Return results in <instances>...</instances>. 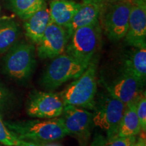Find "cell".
<instances>
[{"instance_id": "obj_7", "label": "cell", "mask_w": 146, "mask_h": 146, "mask_svg": "<svg viewBox=\"0 0 146 146\" xmlns=\"http://www.w3.org/2000/svg\"><path fill=\"white\" fill-rule=\"evenodd\" d=\"M64 107L60 94L35 90L29 95L27 112L31 117L50 119L61 116Z\"/></svg>"}, {"instance_id": "obj_25", "label": "cell", "mask_w": 146, "mask_h": 146, "mask_svg": "<svg viewBox=\"0 0 146 146\" xmlns=\"http://www.w3.org/2000/svg\"><path fill=\"white\" fill-rule=\"evenodd\" d=\"M18 146H43L41 143L31 141H24L22 140L21 143Z\"/></svg>"}, {"instance_id": "obj_3", "label": "cell", "mask_w": 146, "mask_h": 146, "mask_svg": "<svg viewBox=\"0 0 146 146\" xmlns=\"http://www.w3.org/2000/svg\"><path fill=\"white\" fill-rule=\"evenodd\" d=\"M90 62H84L65 54L53 58L45 69L41 85L47 91L55 90L66 82L78 78Z\"/></svg>"}, {"instance_id": "obj_5", "label": "cell", "mask_w": 146, "mask_h": 146, "mask_svg": "<svg viewBox=\"0 0 146 146\" xmlns=\"http://www.w3.org/2000/svg\"><path fill=\"white\" fill-rule=\"evenodd\" d=\"M35 65V47L21 41L14 45L5 55L3 72L14 79L25 81L31 76Z\"/></svg>"}, {"instance_id": "obj_24", "label": "cell", "mask_w": 146, "mask_h": 146, "mask_svg": "<svg viewBox=\"0 0 146 146\" xmlns=\"http://www.w3.org/2000/svg\"><path fill=\"white\" fill-rule=\"evenodd\" d=\"M91 146H108L107 140L101 135L97 136Z\"/></svg>"}, {"instance_id": "obj_28", "label": "cell", "mask_w": 146, "mask_h": 146, "mask_svg": "<svg viewBox=\"0 0 146 146\" xmlns=\"http://www.w3.org/2000/svg\"><path fill=\"white\" fill-rule=\"evenodd\" d=\"M124 1V0H104V3H106L108 4H112L116 2H119V1Z\"/></svg>"}, {"instance_id": "obj_4", "label": "cell", "mask_w": 146, "mask_h": 146, "mask_svg": "<svg viewBox=\"0 0 146 146\" xmlns=\"http://www.w3.org/2000/svg\"><path fill=\"white\" fill-rule=\"evenodd\" d=\"M125 104L111 96L102 94L95 101L92 110L94 125L106 131L107 141L118 136V131L125 111Z\"/></svg>"}, {"instance_id": "obj_2", "label": "cell", "mask_w": 146, "mask_h": 146, "mask_svg": "<svg viewBox=\"0 0 146 146\" xmlns=\"http://www.w3.org/2000/svg\"><path fill=\"white\" fill-rule=\"evenodd\" d=\"M97 69L98 58L94 56L85 70L60 94L64 105L92 110L97 94Z\"/></svg>"}, {"instance_id": "obj_18", "label": "cell", "mask_w": 146, "mask_h": 146, "mask_svg": "<svg viewBox=\"0 0 146 146\" xmlns=\"http://www.w3.org/2000/svg\"><path fill=\"white\" fill-rule=\"evenodd\" d=\"M20 35V28L12 20L0 23V54L8 52L15 45Z\"/></svg>"}, {"instance_id": "obj_13", "label": "cell", "mask_w": 146, "mask_h": 146, "mask_svg": "<svg viewBox=\"0 0 146 146\" xmlns=\"http://www.w3.org/2000/svg\"><path fill=\"white\" fill-rule=\"evenodd\" d=\"M103 6V4L93 2L81 3V5L74 14L70 23L64 27L68 33V37L70 38L76 29L99 22Z\"/></svg>"}, {"instance_id": "obj_6", "label": "cell", "mask_w": 146, "mask_h": 146, "mask_svg": "<svg viewBox=\"0 0 146 146\" xmlns=\"http://www.w3.org/2000/svg\"><path fill=\"white\" fill-rule=\"evenodd\" d=\"M100 23L76 29L69 38L66 54L84 62H90L101 44Z\"/></svg>"}, {"instance_id": "obj_23", "label": "cell", "mask_w": 146, "mask_h": 146, "mask_svg": "<svg viewBox=\"0 0 146 146\" xmlns=\"http://www.w3.org/2000/svg\"><path fill=\"white\" fill-rule=\"evenodd\" d=\"M135 136L116 137L112 139L107 141L108 146H131L136 141Z\"/></svg>"}, {"instance_id": "obj_19", "label": "cell", "mask_w": 146, "mask_h": 146, "mask_svg": "<svg viewBox=\"0 0 146 146\" xmlns=\"http://www.w3.org/2000/svg\"><path fill=\"white\" fill-rule=\"evenodd\" d=\"M45 4V0H8V8L23 21L28 19Z\"/></svg>"}, {"instance_id": "obj_20", "label": "cell", "mask_w": 146, "mask_h": 146, "mask_svg": "<svg viewBox=\"0 0 146 146\" xmlns=\"http://www.w3.org/2000/svg\"><path fill=\"white\" fill-rule=\"evenodd\" d=\"M21 141L15 133L6 127L0 116V143L6 146H18Z\"/></svg>"}, {"instance_id": "obj_8", "label": "cell", "mask_w": 146, "mask_h": 146, "mask_svg": "<svg viewBox=\"0 0 146 146\" xmlns=\"http://www.w3.org/2000/svg\"><path fill=\"white\" fill-rule=\"evenodd\" d=\"M102 83L108 93L127 105L143 93L145 82L120 68L111 80H103Z\"/></svg>"}, {"instance_id": "obj_17", "label": "cell", "mask_w": 146, "mask_h": 146, "mask_svg": "<svg viewBox=\"0 0 146 146\" xmlns=\"http://www.w3.org/2000/svg\"><path fill=\"white\" fill-rule=\"evenodd\" d=\"M137 99L125 105V111L118 128V137L136 136L141 132V127L137 114Z\"/></svg>"}, {"instance_id": "obj_15", "label": "cell", "mask_w": 146, "mask_h": 146, "mask_svg": "<svg viewBox=\"0 0 146 146\" xmlns=\"http://www.w3.org/2000/svg\"><path fill=\"white\" fill-rule=\"evenodd\" d=\"M81 5V3L70 0H52L49 8L51 21L60 26L66 27L70 23Z\"/></svg>"}, {"instance_id": "obj_16", "label": "cell", "mask_w": 146, "mask_h": 146, "mask_svg": "<svg viewBox=\"0 0 146 146\" xmlns=\"http://www.w3.org/2000/svg\"><path fill=\"white\" fill-rule=\"evenodd\" d=\"M134 48L124 58L120 68L145 82L146 47Z\"/></svg>"}, {"instance_id": "obj_29", "label": "cell", "mask_w": 146, "mask_h": 146, "mask_svg": "<svg viewBox=\"0 0 146 146\" xmlns=\"http://www.w3.org/2000/svg\"><path fill=\"white\" fill-rule=\"evenodd\" d=\"M43 146H58L57 145H43Z\"/></svg>"}, {"instance_id": "obj_11", "label": "cell", "mask_w": 146, "mask_h": 146, "mask_svg": "<svg viewBox=\"0 0 146 146\" xmlns=\"http://www.w3.org/2000/svg\"><path fill=\"white\" fill-rule=\"evenodd\" d=\"M68 39L66 29L51 21L37 43L38 57L40 59H53L60 56L65 51Z\"/></svg>"}, {"instance_id": "obj_22", "label": "cell", "mask_w": 146, "mask_h": 146, "mask_svg": "<svg viewBox=\"0 0 146 146\" xmlns=\"http://www.w3.org/2000/svg\"><path fill=\"white\" fill-rule=\"evenodd\" d=\"M137 114L142 131H146V97L145 92L140 95L137 100Z\"/></svg>"}, {"instance_id": "obj_10", "label": "cell", "mask_w": 146, "mask_h": 146, "mask_svg": "<svg viewBox=\"0 0 146 146\" xmlns=\"http://www.w3.org/2000/svg\"><path fill=\"white\" fill-rule=\"evenodd\" d=\"M61 116L60 118L68 135L84 142L88 140L94 126L92 112L75 106L66 105Z\"/></svg>"}, {"instance_id": "obj_14", "label": "cell", "mask_w": 146, "mask_h": 146, "mask_svg": "<svg viewBox=\"0 0 146 146\" xmlns=\"http://www.w3.org/2000/svg\"><path fill=\"white\" fill-rule=\"evenodd\" d=\"M50 22L49 8L47 4H45L25 21L24 27L27 36L32 42L37 44Z\"/></svg>"}, {"instance_id": "obj_1", "label": "cell", "mask_w": 146, "mask_h": 146, "mask_svg": "<svg viewBox=\"0 0 146 146\" xmlns=\"http://www.w3.org/2000/svg\"><path fill=\"white\" fill-rule=\"evenodd\" d=\"M4 123L21 140H29L39 143H50L68 135L60 118Z\"/></svg>"}, {"instance_id": "obj_21", "label": "cell", "mask_w": 146, "mask_h": 146, "mask_svg": "<svg viewBox=\"0 0 146 146\" xmlns=\"http://www.w3.org/2000/svg\"><path fill=\"white\" fill-rule=\"evenodd\" d=\"M13 93L3 84L0 83V116L10 110L14 104Z\"/></svg>"}, {"instance_id": "obj_27", "label": "cell", "mask_w": 146, "mask_h": 146, "mask_svg": "<svg viewBox=\"0 0 146 146\" xmlns=\"http://www.w3.org/2000/svg\"><path fill=\"white\" fill-rule=\"evenodd\" d=\"M83 2H93L96 3H100V4L104 5V0H83Z\"/></svg>"}, {"instance_id": "obj_26", "label": "cell", "mask_w": 146, "mask_h": 146, "mask_svg": "<svg viewBox=\"0 0 146 146\" xmlns=\"http://www.w3.org/2000/svg\"><path fill=\"white\" fill-rule=\"evenodd\" d=\"M131 146H146V143H145V137H139L137 141H135L133 145Z\"/></svg>"}, {"instance_id": "obj_12", "label": "cell", "mask_w": 146, "mask_h": 146, "mask_svg": "<svg viewBox=\"0 0 146 146\" xmlns=\"http://www.w3.org/2000/svg\"><path fill=\"white\" fill-rule=\"evenodd\" d=\"M125 37L127 45L137 48L146 47L145 0H133Z\"/></svg>"}, {"instance_id": "obj_9", "label": "cell", "mask_w": 146, "mask_h": 146, "mask_svg": "<svg viewBox=\"0 0 146 146\" xmlns=\"http://www.w3.org/2000/svg\"><path fill=\"white\" fill-rule=\"evenodd\" d=\"M132 1L124 0L112 4L104 12L103 24L105 33L112 41L123 39L127 33Z\"/></svg>"}]
</instances>
